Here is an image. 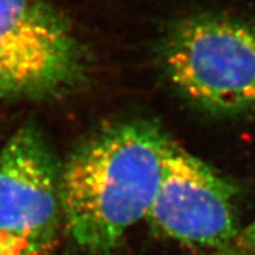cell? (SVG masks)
<instances>
[{"label": "cell", "instance_id": "cell-7", "mask_svg": "<svg viewBox=\"0 0 255 255\" xmlns=\"http://www.w3.org/2000/svg\"><path fill=\"white\" fill-rule=\"evenodd\" d=\"M227 255H255V219L241 227L232 249Z\"/></svg>", "mask_w": 255, "mask_h": 255}, {"label": "cell", "instance_id": "cell-1", "mask_svg": "<svg viewBox=\"0 0 255 255\" xmlns=\"http://www.w3.org/2000/svg\"><path fill=\"white\" fill-rule=\"evenodd\" d=\"M172 142L152 123L108 127L82 144L61 168V210L71 239L90 255H112L145 219Z\"/></svg>", "mask_w": 255, "mask_h": 255}, {"label": "cell", "instance_id": "cell-4", "mask_svg": "<svg viewBox=\"0 0 255 255\" xmlns=\"http://www.w3.org/2000/svg\"><path fill=\"white\" fill-rule=\"evenodd\" d=\"M236 198L233 183L172 144L145 219L174 241L227 255L241 231Z\"/></svg>", "mask_w": 255, "mask_h": 255}, {"label": "cell", "instance_id": "cell-5", "mask_svg": "<svg viewBox=\"0 0 255 255\" xmlns=\"http://www.w3.org/2000/svg\"><path fill=\"white\" fill-rule=\"evenodd\" d=\"M61 168L43 133L25 125L0 149V231L53 241Z\"/></svg>", "mask_w": 255, "mask_h": 255}, {"label": "cell", "instance_id": "cell-6", "mask_svg": "<svg viewBox=\"0 0 255 255\" xmlns=\"http://www.w3.org/2000/svg\"><path fill=\"white\" fill-rule=\"evenodd\" d=\"M52 243L31 235L0 231V255H45Z\"/></svg>", "mask_w": 255, "mask_h": 255}, {"label": "cell", "instance_id": "cell-2", "mask_svg": "<svg viewBox=\"0 0 255 255\" xmlns=\"http://www.w3.org/2000/svg\"><path fill=\"white\" fill-rule=\"evenodd\" d=\"M162 61L175 87L197 107L220 114L255 108V18L198 13L163 39Z\"/></svg>", "mask_w": 255, "mask_h": 255}, {"label": "cell", "instance_id": "cell-3", "mask_svg": "<svg viewBox=\"0 0 255 255\" xmlns=\"http://www.w3.org/2000/svg\"><path fill=\"white\" fill-rule=\"evenodd\" d=\"M73 26L45 0H0V99L62 96L86 79Z\"/></svg>", "mask_w": 255, "mask_h": 255}]
</instances>
